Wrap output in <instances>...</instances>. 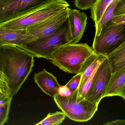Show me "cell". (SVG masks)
Returning a JSON list of instances; mask_svg holds the SVG:
<instances>
[{
    "instance_id": "obj_1",
    "label": "cell",
    "mask_w": 125,
    "mask_h": 125,
    "mask_svg": "<svg viewBox=\"0 0 125 125\" xmlns=\"http://www.w3.org/2000/svg\"><path fill=\"white\" fill-rule=\"evenodd\" d=\"M34 56L24 49L0 45V82L8 88L13 98L32 71Z\"/></svg>"
},
{
    "instance_id": "obj_2",
    "label": "cell",
    "mask_w": 125,
    "mask_h": 125,
    "mask_svg": "<svg viewBox=\"0 0 125 125\" xmlns=\"http://www.w3.org/2000/svg\"><path fill=\"white\" fill-rule=\"evenodd\" d=\"M94 53L87 44L69 43L54 52L51 62L65 72L77 74L82 72L85 63Z\"/></svg>"
},
{
    "instance_id": "obj_3",
    "label": "cell",
    "mask_w": 125,
    "mask_h": 125,
    "mask_svg": "<svg viewBox=\"0 0 125 125\" xmlns=\"http://www.w3.org/2000/svg\"><path fill=\"white\" fill-rule=\"evenodd\" d=\"M65 0H56L14 19L0 23V28L11 30H27L69 8Z\"/></svg>"
},
{
    "instance_id": "obj_4",
    "label": "cell",
    "mask_w": 125,
    "mask_h": 125,
    "mask_svg": "<svg viewBox=\"0 0 125 125\" xmlns=\"http://www.w3.org/2000/svg\"><path fill=\"white\" fill-rule=\"evenodd\" d=\"M70 42L67 18L65 21L53 33L18 47L30 52L34 57L52 60L54 52Z\"/></svg>"
},
{
    "instance_id": "obj_5",
    "label": "cell",
    "mask_w": 125,
    "mask_h": 125,
    "mask_svg": "<svg viewBox=\"0 0 125 125\" xmlns=\"http://www.w3.org/2000/svg\"><path fill=\"white\" fill-rule=\"evenodd\" d=\"M78 89L70 96L63 97L58 94L53 98L62 112L72 120L85 122L90 120L98 109L99 104L77 98Z\"/></svg>"
},
{
    "instance_id": "obj_6",
    "label": "cell",
    "mask_w": 125,
    "mask_h": 125,
    "mask_svg": "<svg viewBox=\"0 0 125 125\" xmlns=\"http://www.w3.org/2000/svg\"><path fill=\"white\" fill-rule=\"evenodd\" d=\"M125 41V24L107 22L99 36L95 35L93 44L94 52L106 56Z\"/></svg>"
},
{
    "instance_id": "obj_7",
    "label": "cell",
    "mask_w": 125,
    "mask_h": 125,
    "mask_svg": "<svg viewBox=\"0 0 125 125\" xmlns=\"http://www.w3.org/2000/svg\"><path fill=\"white\" fill-rule=\"evenodd\" d=\"M56 0H9L0 5V23L14 19Z\"/></svg>"
},
{
    "instance_id": "obj_8",
    "label": "cell",
    "mask_w": 125,
    "mask_h": 125,
    "mask_svg": "<svg viewBox=\"0 0 125 125\" xmlns=\"http://www.w3.org/2000/svg\"><path fill=\"white\" fill-rule=\"evenodd\" d=\"M112 74L111 66L106 57L99 65L85 99L99 104L104 98Z\"/></svg>"
},
{
    "instance_id": "obj_9",
    "label": "cell",
    "mask_w": 125,
    "mask_h": 125,
    "mask_svg": "<svg viewBox=\"0 0 125 125\" xmlns=\"http://www.w3.org/2000/svg\"><path fill=\"white\" fill-rule=\"evenodd\" d=\"M69 8L45 21L30 27L27 30L37 39L53 33L65 21L68 15Z\"/></svg>"
},
{
    "instance_id": "obj_10",
    "label": "cell",
    "mask_w": 125,
    "mask_h": 125,
    "mask_svg": "<svg viewBox=\"0 0 125 125\" xmlns=\"http://www.w3.org/2000/svg\"><path fill=\"white\" fill-rule=\"evenodd\" d=\"M87 20L85 13L69 9L68 20L71 43H78L81 40L86 28Z\"/></svg>"
},
{
    "instance_id": "obj_11",
    "label": "cell",
    "mask_w": 125,
    "mask_h": 125,
    "mask_svg": "<svg viewBox=\"0 0 125 125\" xmlns=\"http://www.w3.org/2000/svg\"><path fill=\"white\" fill-rule=\"evenodd\" d=\"M36 39L27 30H11L0 28V45L20 46Z\"/></svg>"
},
{
    "instance_id": "obj_12",
    "label": "cell",
    "mask_w": 125,
    "mask_h": 125,
    "mask_svg": "<svg viewBox=\"0 0 125 125\" xmlns=\"http://www.w3.org/2000/svg\"><path fill=\"white\" fill-rule=\"evenodd\" d=\"M35 83L46 94L54 98L58 94L61 85L54 75L44 69L34 74Z\"/></svg>"
},
{
    "instance_id": "obj_13",
    "label": "cell",
    "mask_w": 125,
    "mask_h": 125,
    "mask_svg": "<svg viewBox=\"0 0 125 125\" xmlns=\"http://www.w3.org/2000/svg\"><path fill=\"white\" fill-rule=\"evenodd\" d=\"M125 84V66L112 73L104 98L117 96Z\"/></svg>"
},
{
    "instance_id": "obj_14",
    "label": "cell",
    "mask_w": 125,
    "mask_h": 125,
    "mask_svg": "<svg viewBox=\"0 0 125 125\" xmlns=\"http://www.w3.org/2000/svg\"><path fill=\"white\" fill-rule=\"evenodd\" d=\"M111 66L112 73L125 66V41L106 55Z\"/></svg>"
},
{
    "instance_id": "obj_15",
    "label": "cell",
    "mask_w": 125,
    "mask_h": 125,
    "mask_svg": "<svg viewBox=\"0 0 125 125\" xmlns=\"http://www.w3.org/2000/svg\"><path fill=\"white\" fill-rule=\"evenodd\" d=\"M106 57L103 55L94 53L91 55L84 64L82 70V77L79 87L81 86L91 76L101 62Z\"/></svg>"
},
{
    "instance_id": "obj_16",
    "label": "cell",
    "mask_w": 125,
    "mask_h": 125,
    "mask_svg": "<svg viewBox=\"0 0 125 125\" xmlns=\"http://www.w3.org/2000/svg\"><path fill=\"white\" fill-rule=\"evenodd\" d=\"M12 98L7 90L0 89V125L8 121Z\"/></svg>"
},
{
    "instance_id": "obj_17",
    "label": "cell",
    "mask_w": 125,
    "mask_h": 125,
    "mask_svg": "<svg viewBox=\"0 0 125 125\" xmlns=\"http://www.w3.org/2000/svg\"><path fill=\"white\" fill-rule=\"evenodd\" d=\"M121 0H113L107 6L101 20L96 25H95L96 29L95 35L98 36L99 35L102 28L107 22L119 16L114 15V12L116 6Z\"/></svg>"
},
{
    "instance_id": "obj_18",
    "label": "cell",
    "mask_w": 125,
    "mask_h": 125,
    "mask_svg": "<svg viewBox=\"0 0 125 125\" xmlns=\"http://www.w3.org/2000/svg\"><path fill=\"white\" fill-rule=\"evenodd\" d=\"M113 0H97L91 9V17L94 21L95 25L99 22L107 6Z\"/></svg>"
},
{
    "instance_id": "obj_19",
    "label": "cell",
    "mask_w": 125,
    "mask_h": 125,
    "mask_svg": "<svg viewBox=\"0 0 125 125\" xmlns=\"http://www.w3.org/2000/svg\"><path fill=\"white\" fill-rule=\"evenodd\" d=\"M66 115L63 112L49 113L42 121L36 124V125H58L61 124L65 118Z\"/></svg>"
},
{
    "instance_id": "obj_20",
    "label": "cell",
    "mask_w": 125,
    "mask_h": 125,
    "mask_svg": "<svg viewBox=\"0 0 125 125\" xmlns=\"http://www.w3.org/2000/svg\"><path fill=\"white\" fill-rule=\"evenodd\" d=\"M97 0H75L74 5L77 8L82 10L91 9Z\"/></svg>"
},
{
    "instance_id": "obj_21",
    "label": "cell",
    "mask_w": 125,
    "mask_h": 125,
    "mask_svg": "<svg viewBox=\"0 0 125 125\" xmlns=\"http://www.w3.org/2000/svg\"><path fill=\"white\" fill-rule=\"evenodd\" d=\"M82 77V73L76 74L66 85L70 89L71 93L76 90L79 86Z\"/></svg>"
},
{
    "instance_id": "obj_22",
    "label": "cell",
    "mask_w": 125,
    "mask_h": 125,
    "mask_svg": "<svg viewBox=\"0 0 125 125\" xmlns=\"http://www.w3.org/2000/svg\"><path fill=\"white\" fill-rule=\"evenodd\" d=\"M114 15L120 16L125 14V0H121L117 4L114 12Z\"/></svg>"
},
{
    "instance_id": "obj_23",
    "label": "cell",
    "mask_w": 125,
    "mask_h": 125,
    "mask_svg": "<svg viewBox=\"0 0 125 125\" xmlns=\"http://www.w3.org/2000/svg\"><path fill=\"white\" fill-rule=\"evenodd\" d=\"M72 93L70 89L66 85L61 86L58 90V94L63 97L70 96Z\"/></svg>"
},
{
    "instance_id": "obj_24",
    "label": "cell",
    "mask_w": 125,
    "mask_h": 125,
    "mask_svg": "<svg viewBox=\"0 0 125 125\" xmlns=\"http://www.w3.org/2000/svg\"><path fill=\"white\" fill-rule=\"evenodd\" d=\"M125 120H115L110 122H106L104 125H125Z\"/></svg>"
},
{
    "instance_id": "obj_25",
    "label": "cell",
    "mask_w": 125,
    "mask_h": 125,
    "mask_svg": "<svg viewBox=\"0 0 125 125\" xmlns=\"http://www.w3.org/2000/svg\"><path fill=\"white\" fill-rule=\"evenodd\" d=\"M113 22L117 24H125V14L119 16L118 17L112 20Z\"/></svg>"
},
{
    "instance_id": "obj_26",
    "label": "cell",
    "mask_w": 125,
    "mask_h": 125,
    "mask_svg": "<svg viewBox=\"0 0 125 125\" xmlns=\"http://www.w3.org/2000/svg\"><path fill=\"white\" fill-rule=\"evenodd\" d=\"M117 96H120L125 100V84L124 85L121 90L117 95Z\"/></svg>"
},
{
    "instance_id": "obj_27",
    "label": "cell",
    "mask_w": 125,
    "mask_h": 125,
    "mask_svg": "<svg viewBox=\"0 0 125 125\" xmlns=\"http://www.w3.org/2000/svg\"><path fill=\"white\" fill-rule=\"evenodd\" d=\"M9 0H0V5L6 3Z\"/></svg>"
}]
</instances>
